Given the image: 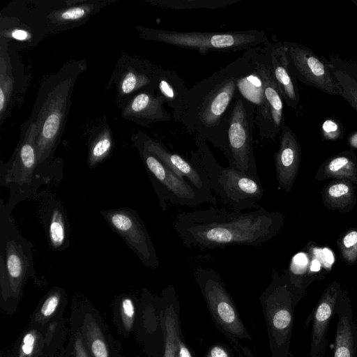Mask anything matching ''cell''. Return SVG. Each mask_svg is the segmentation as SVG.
Segmentation results:
<instances>
[{"instance_id":"cell-1","label":"cell","mask_w":357,"mask_h":357,"mask_svg":"<svg viewBox=\"0 0 357 357\" xmlns=\"http://www.w3.org/2000/svg\"><path fill=\"white\" fill-rule=\"evenodd\" d=\"M284 220L282 213L264 207L248 212L210 207L178 214L174 226L187 248L204 250L263 245L280 231Z\"/></svg>"},{"instance_id":"cell-2","label":"cell","mask_w":357,"mask_h":357,"mask_svg":"<svg viewBox=\"0 0 357 357\" xmlns=\"http://www.w3.org/2000/svg\"><path fill=\"white\" fill-rule=\"evenodd\" d=\"M243 56L220 68L189 88L183 105L172 113L195 139L209 142L222 153L227 148V128L230 109L239 93L238 80Z\"/></svg>"},{"instance_id":"cell-3","label":"cell","mask_w":357,"mask_h":357,"mask_svg":"<svg viewBox=\"0 0 357 357\" xmlns=\"http://www.w3.org/2000/svg\"><path fill=\"white\" fill-rule=\"evenodd\" d=\"M80 66L64 67L43 84L37 113L36 151L38 162L43 172L49 165L66 119L71 93Z\"/></svg>"},{"instance_id":"cell-4","label":"cell","mask_w":357,"mask_h":357,"mask_svg":"<svg viewBox=\"0 0 357 357\" xmlns=\"http://www.w3.org/2000/svg\"><path fill=\"white\" fill-rule=\"evenodd\" d=\"M195 140L196 150L190 160L204 171L215 192L225 204L232 209L243 211L257 207L262 198L264 190L260 179H256L231 167L220 165L206 142Z\"/></svg>"},{"instance_id":"cell-5","label":"cell","mask_w":357,"mask_h":357,"mask_svg":"<svg viewBox=\"0 0 357 357\" xmlns=\"http://www.w3.org/2000/svg\"><path fill=\"white\" fill-rule=\"evenodd\" d=\"M143 38L192 50L205 56L210 52H236L268 42L265 31L249 29L238 31H178L139 27Z\"/></svg>"},{"instance_id":"cell-6","label":"cell","mask_w":357,"mask_h":357,"mask_svg":"<svg viewBox=\"0 0 357 357\" xmlns=\"http://www.w3.org/2000/svg\"><path fill=\"white\" fill-rule=\"evenodd\" d=\"M266 325L271 357H288L295 305L293 284L273 272L259 296Z\"/></svg>"},{"instance_id":"cell-7","label":"cell","mask_w":357,"mask_h":357,"mask_svg":"<svg viewBox=\"0 0 357 357\" xmlns=\"http://www.w3.org/2000/svg\"><path fill=\"white\" fill-rule=\"evenodd\" d=\"M32 244L20 233L12 211L1 201L0 279L2 289L17 295L25 280L34 273Z\"/></svg>"},{"instance_id":"cell-8","label":"cell","mask_w":357,"mask_h":357,"mask_svg":"<svg viewBox=\"0 0 357 357\" xmlns=\"http://www.w3.org/2000/svg\"><path fill=\"white\" fill-rule=\"evenodd\" d=\"M37 124L32 121L26 129L10 160L1 165V185L10 188L6 207L13 211L14 206L33 192L45 174L40 169L36 151Z\"/></svg>"},{"instance_id":"cell-9","label":"cell","mask_w":357,"mask_h":357,"mask_svg":"<svg viewBox=\"0 0 357 357\" xmlns=\"http://www.w3.org/2000/svg\"><path fill=\"white\" fill-rule=\"evenodd\" d=\"M195 279L218 331L229 340H251L221 275L212 268H199L195 271Z\"/></svg>"},{"instance_id":"cell-10","label":"cell","mask_w":357,"mask_h":357,"mask_svg":"<svg viewBox=\"0 0 357 357\" xmlns=\"http://www.w3.org/2000/svg\"><path fill=\"white\" fill-rule=\"evenodd\" d=\"M255 110L253 103L238 94L229 112L223 154L229 167L259 180L253 146Z\"/></svg>"},{"instance_id":"cell-11","label":"cell","mask_w":357,"mask_h":357,"mask_svg":"<svg viewBox=\"0 0 357 357\" xmlns=\"http://www.w3.org/2000/svg\"><path fill=\"white\" fill-rule=\"evenodd\" d=\"M137 145L163 210L166 209L167 202L195 208L209 201L190 183L167 167L153 153L138 142Z\"/></svg>"},{"instance_id":"cell-12","label":"cell","mask_w":357,"mask_h":357,"mask_svg":"<svg viewBox=\"0 0 357 357\" xmlns=\"http://www.w3.org/2000/svg\"><path fill=\"white\" fill-rule=\"evenodd\" d=\"M282 43L287 49L290 70L296 80L326 94L340 96L327 59L303 44L287 40Z\"/></svg>"},{"instance_id":"cell-13","label":"cell","mask_w":357,"mask_h":357,"mask_svg":"<svg viewBox=\"0 0 357 357\" xmlns=\"http://www.w3.org/2000/svg\"><path fill=\"white\" fill-rule=\"evenodd\" d=\"M257 60L264 81V93L261 103L256 107L255 124L261 139L274 142L285 125L284 100L264 58L262 49L257 51Z\"/></svg>"},{"instance_id":"cell-14","label":"cell","mask_w":357,"mask_h":357,"mask_svg":"<svg viewBox=\"0 0 357 357\" xmlns=\"http://www.w3.org/2000/svg\"><path fill=\"white\" fill-rule=\"evenodd\" d=\"M116 233L138 256L147 267L156 268L159 261L152 241L139 215L130 208H119L101 211Z\"/></svg>"},{"instance_id":"cell-15","label":"cell","mask_w":357,"mask_h":357,"mask_svg":"<svg viewBox=\"0 0 357 357\" xmlns=\"http://www.w3.org/2000/svg\"><path fill=\"white\" fill-rule=\"evenodd\" d=\"M180 303L173 284L159 298V314L164 336L161 357H193L182 332L179 319Z\"/></svg>"},{"instance_id":"cell-16","label":"cell","mask_w":357,"mask_h":357,"mask_svg":"<svg viewBox=\"0 0 357 357\" xmlns=\"http://www.w3.org/2000/svg\"><path fill=\"white\" fill-rule=\"evenodd\" d=\"M137 141L179 177L190 183L208 200L211 199V184L203 169L197 162L170 151L163 144L144 134H142Z\"/></svg>"},{"instance_id":"cell-17","label":"cell","mask_w":357,"mask_h":357,"mask_svg":"<svg viewBox=\"0 0 357 357\" xmlns=\"http://www.w3.org/2000/svg\"><path fill=\"white\" fill-rule=\"evenodd\" d=\"M262 52L284 102L289 108L298 110L301 97L296 79L289 68L287 47L282 42L268 41Z\"/></svg>"},{"instance_id":"cell-18","label":"cell","mask_w":357,"mask_h":357,"mask_svg":"<svg viewBox=\"0 0 357 357\" xmlns=\"http://www.w3.org/2000/svg\"><path fill=\"white\" fill-rule=\"evenodd\" d=\"M301 159V148L296 135L287 125L280 134V145L274 155L275 175L279 187L286 192L291 190L297 177Z\"/></svg>"},{"instance_id":"cell-19","label":"cell","mask_w":357,"mask_h":357,"mask_svg":"<svg viewBox=\"0 0 357 357\" xmlns=\"http://www.w3.org/2000/svg\"><path fill=\"white\" fill-rule=\"evenodd\" d=\"M162 96L155 91H144L136 94L122 110V116L144 126L169 121L171 114L165 109Z\"/></svg>"},{"instance_id":"cell-20","label":"cell","mask_w":357,"mask_h":357,"mask_svg":"<svg viewBox=\"0 0 357 357\" xmlns=\"http://www.w3.org/2000/svg\"><path fill=\"white\" fill-rule=\"evenodd\" d=\"M158 67L149 61L133 59L117 77V91L121 96L135 92L156 91L155 73Z\"/></svg>"},{"instance_id":"cell-21","label":"cell","mask_w":357,"mask_h":357,"mask_svg":"<svg viewBox=\"0 0 357 357\" xmlns=\"http://www.w3.org/2000/svg\"><path fill=\"white\" fill-rule=\"evenodd\" d=\"M339 285L333 282L325 290L314 310L313 317L310 357H319L324 351L328 326L336 307Z\"/></svg>"},{"instance_id":"cell-22","label":"cell","mask_w":357,"mask_h":357,"mask_svg":"<svg viewBox=\"0 0 357 357\" xmlns=\"http://www.w3.org/2000/svg\"><path fill=\"white\" fill-rule=\"evenodd\" d=\"M328 61L340 96L357 112V61L336 56Z\"/></svg>"},{"instance_id":"cell-23","label":"cell","mask_w":357,"mask_h":357,"mask_svg":"<svg viewBox=\"0 0 357 357\" xmlns=\"http://www.w3.org/2000/svg\"><path fill=\"white\" fill-rule=\"evenodd\" d=\"M315 178L344 180L357 185V156L352 149L343 151L326 160L319 167Z\"/></svg>"},{"instance_id":"cell-24","label":"cell","mask_w":357,"mask_h":357,"mask_svg":"<svg viewBox=\"0 0 357 357\" xmlns=\"http://www.w3.org/2000/svg\"><path fill=\"white\" fill-rule=\"evenodd\" d=\"M156 93L162 96L165 104L176 112L183 105L189 88L174 71L158 67L155 73Z\"/></svg>"},{"instance_id":"cell-25","label":"cell","mask_w":357,"mask_h":357,"mask_svg":"<svg viewBox=\"0 0 357 357\" xmlns=\"http://www.w3.org/2000/svg\"><path fill=\"white\" fill-rule=\"evenodd\" d=\"M321 195L323 203L327 208L343 213L351 211L356 202L353 183L344 180H335L327 183Z\"/></svg>"},{"instance_id":"cell-26","label":"cell","mask_w":357,"mask_h":357,"mask_svg":"<svg viewBox=\"0 0 357 357\" xmlns=\"http://www.w3.org/2000/svg\"><path fill=\"white\" fill-rule=\"evenodd\" d=\"M350 310H337L334 357H354L356 331Z\"/></svg>"},{"instance_id":"cell-27","label":"cell","mask_w":357,"mask_h":357,"mask_svg":"<svg viewBox=\"0 0 357 357\" xmlns=\"http://www.w3.org/2000/svg\"><path fill=\"white\" fill-rule=\"evenodd\" d=\"M240 0H154L149 3L174 10L209 9L225 8Z\"/></svg>"},{"instance_id":"cell-28","label":"cell","mask_w":357,"mask_h":357,"mask_svg":"<svg viewBox=\"0 0 357 357\" xmlns=\"http://www.w3.org/2000/svg\"><path fill=\"white\" fill-rule=\"evenodd\" d=\"M47 231L49 241L52 249L62 250L67 246V222L63 210L59 206H56L51 211Z\"/></svg>"},{"instance_id":"cell-29","label":"cell","mask_w":357,"mask_h":357,"mask_svg":"<svg viewBox=\"0 0 357 357\" xmlns=\"http://www.w3.org/2000/svg\"><path fill=\"white\" fill-rule=\"evenodd\" d=\"M112 134L108 129L101 131L89 146L88 165L91 167L96 166L110 153L112 148Z\"/></svg>"},{"instance_id":"cell-30","label":"cell","mask_w":357,"mask_h":357,"mask_svg":"<svg viewBox=\"0 0 357 357\" xmlns=\"http://www.w3.org/2000/svg\"><path fill=\"white\" fill-rule=\"evenodd\" d=\"M338 245L343 259L349 264L355 262L357 260V229L345 233Z\"/></svg>"},{"instance_id":"cell-31","label":"cell","mask_w":357,"mask_h":357,"mask_svg":"<svg viewBox=\"0 0 357 357\" xmlns=\"http://www.w3.org/2000/svg\"><path fill=\"white\" fill-rule=\"evenodd\" d=\"M6 63L3 57L1 59V82H0V114L2 119L10 97L13 89L12 78L6 73Z\"/></svg>"},{"instance_id":"cell-32","label":"cell","mask_w":357,"mask_h":357,"mask_svg":"<svg viewBox=\"0 0 357 357\" xmlns=\"http://www.w3.org/2000/svg\"><path fill=\"white\" fill-rule=\"evenodd\" d=\"M93 5H80L66 8L56 15L58 22H77L86 17L93 9Z\"/></svg>"},{"instance_id":"cell-33","label":"cell","mask_w":357,"mask_h":357,"mask_svg":"<svg viewBox=\"0 0 357 357\" xmlns=\"http://www.w3.org/2000/svg\"><path fill=\"white\" fill-rule=\"evenodd\" d=\"M87 338L93 357H109L106 343L96 326L87 330Z\"/></svg>"},{"instance_id":"cell-34","label":"cell","mask_w":357,"mask_h":357,"mask_svg":"<svg viewBox=\"0 0 357 357\" xmlns=\"http://www.w3.org/2000/svg\"><path fill=\"white\" fill-rule=\"evenodd\" d=\"M321 135L326 140H337L343 135V128L340 122L334 119L325 120L321 125Z\"/></svg>"},{"instance_id":"cell-35","label":"cell","mask_w":357,"mask_h":357,"mask_svg":"<svg viewBox=\"0 0 357 357\" xmlns=\"http://www.w3.org/2000/svg\"><path fill=\"white\" fill-rule=\"evenodd\" d=\"M204 357H236V356L228 345L216 343L208 349Z\"/></svg>"},{"instance_id":"cell-36","label":"cell","mask_w":357,"mask_h":357,"mask_svg":"<svg viewBox=\"0 0 357 357\" xmlns=\"http://www.w3.org/2000/svg\"><path fill=\"white\" fill-rule=\"evenodd\" d=\"M121 312L123 324L127 329H130L135 317V307L130 298H126L122 301Z\"/></svg>"},{"instance_id":"cell-37","label":"cell","mask_w":357,"mask_h":357,"mask_svg":"<svg viewBox=\"0 0 357 357\" xmlns=\"http://www.w3.org/2000/svg\"><path fill=\"white\" fill-rule=\"evenodd\" d=\"M59 296L58 294L50 296L44 302L40 309L41 314L45 317L51 316L58 307Z\"/></svg>"},{"instance_id":"cell-38","label":"cell","mask_w":357,"mask_h":357,"mask_svg":"<svg viewBox=\"0 0 357 357\" xmlns=\"http://www.w3.org/2000/svg\"><path fill=\"white\" fill-rule=\"evenodd\" d=\"M231 347L237 354L238 357H255L252 350L247 346L243 345L239 340H229Z\"/></svg>"},{"instance_id":"cell-39","label":"cell","mask_w":357,"mask_h":357,"mask_svg":"<svg viewBox=\"0 0 357 357\" xmlns=\"http://www.w3.org/2000/svg\"><path fill=\"white\" fill-rule=\"evenodd\" d=\"M35 343V336L32 333H27L23 338V343L22 345V352L26 355L29 356L33 350Z\"/></svg>"},{"instance_id":"cell-40","label":"cell","mask_w":357,"mask_h":357,"mask_svg":"<svg viewBox=\"0 0 357 357\" xmlns=\"http://www.w3.org/2000/svg\"><path fill=\"white\" fill-rule=\"evenodd\" d=\"M11 36L18 40H26L29 38V34L24 29H16L11 32Z\"/></svg>"},{"instance_id":"cell-41","label":"cell","mask_w":357,"mask_h":357,"mask_svg":"<svg viewBox=\"0 0 357 357\" xmlns=\"http://www.w3.org/2000/svg\"><path fill=\"white\" fill-rule=\"evenodd\" d=\"M75 348H76V351H77V357H86L85 353L82 352L83 351V347H82V344L80 342L79 340V341L76 342V347H75Z\"/></svg>"},{"instance_id":"cell-42","label":"cell","mask_w":357,"mask_h":357,"mask_svg":"<svg viewBox=\"0 0 357 357\" xmlns=\"http://www.w3.org/2000/svg\"><path fill=\"white\" fill-rule=\"evenodd\" d=\"M349 144L351 146L357 148V132L350 135L349 137Z\"/></svg>"}]
</instances>
